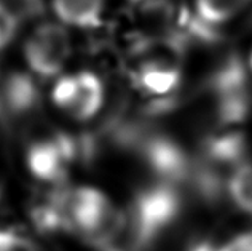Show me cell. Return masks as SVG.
Masks as SVG:
<instances>
[{
	"label": "cell",
	"mask_w": 252,
	"mask_h": 251,
	"mask_svg": "<svg viewBox=\"0 0 252 251\" xmlns=\"http://www.w3.org/2000/svg\"><path fill=\"white\" fill-rule=\"evenodd\" d=\"M208 251V250H204ZM211 251H252V232L248 234H241L227 242L225 245H222L217 250H211Z\"/></svg>",
	"instance_id": "15"
},
{
	"label": "cell",
	"mask_w": 252,
	"mask_h": 251,
	"mask_svg": "<svg viewBox=\"0 0 252 251\" xmlns=\"http://www.w3.org/2000/svg\"><path fill=\"white\" fill-rule=\"evenodd\" d=\"M131 149L137 150L144 162L164 179H184L191 173L193 163L189 154L168 135L147 133L142 130Z\"/></svg>",
	"instance_id": "5"
},
{
	"label": "cell",
	"mask_w": 252,
	"mask_h": 251,
	"mask_svg": "<svg viewBox=\"0 0 252 251\" xmlns=\"http://www.w3.org/2000/svg\"><path fill=\"white\" fill-rule=\"evenodd\" d=\"M19 21L11 15L10 11L0 6V50L8 45L18 31Z\"/></svg>",
	"instance_id": "14"
},
{
	"label": "cell",
	"mask_w": 252,
	"mask_h": 251,
	"mask_svg": "<svg viewBox=\"0 0 252 251\" xmlns=\"http://www.w3.org/2000/svg\"><path fill=\"white\" fill-rule=\"evenodd\" d=\"M249 63H251V71H252V50H251V58H249Z\"/></svg>",
	"instance_id": "16"
},
{
	"label": "cell",
	"mask_w": 252,
	"mask_h": 251,
	"mask_svg": "<svg viewBox=\"0 0 252 251\" xmlns=\"http://www.w3.org/2000/svg\"><path fill=\"white\" fill-rule=\"evenodd\" d=\"M0 6L10 11L18 21L37 18L43 13V0H0Z\"/></svg>",
	"instance_id": "12"
},
{
	"label": "cell",
	"mask_w": 252,
	"mask_h": 251,
	"mask_svg": "<svg viewBox=\"0 0 252 251\" xmlns=\"http://www.w3.org/2000/svg\"><path fill=\"white\" fill-rule=\"evenodd\" d=\"M0 101L5 117H24L38 108L40 90L31 75L11 72L0 82Z\"/></svg>",
	"instance_id": "7"
},
{
	"label": "cell",
	"mask_w": 252,
	"mask_h": 251,
	"mask_svg": "<svg viewBox=\"0 0 252 251\" xmlns=\"http://www.w3.org/2000/svg\"><path fill=\"white\" fill-rule=\"evenodd\" d=\"M134 2H147V0H134Z\"/></svg>",
	"instance_id": "17"
},
{
	"label": "cell",
	"mask_w": 252,
	"mask_h": 251,
	"mask_svg": "<svg viewBox=\"0 0 252 251\" xmlns=\"http://www.w3.org/2000/svg\"><path fill=\"white\" fill-rule=\"evenodd\" d=\"M227 189L236 207L252 215V163L240 165L230 175Z\"/></svg>",
	"instance_id": "11"
},
{
	"label": "cell",
	"mask_w": 252,
	"mask_h": 251,
	"mask_svg": "<svg viewBox=\"0 0 252 251\" xmlns=\"http://www.w3.org/2000/svg\"><path fill=\"white\" fill-rule=\"evenodd\" d=\"M105 0H53V10L63 23L93 29L102 23Z\"/></svg>",
	"instance_id": "9"
},
{
	"label": "cell",
	"mask_w": 252,
	"mask_h": 251,
	"mask_svg": "<svg viewBox=\"0 0 252 251\" xmlns=\"http://www.w3.org/2000/svg\"><path fill=\"white\" fill-rule=\"evenodd\" d=\"M132 82L144 95L154 98V103L171 101L182 82V72L174 59L152 58L132 72Z\"/></svg>",
	"instance_id": "6"
},
{
	"label": "cell",
	"mask_w": 252,
	"mask_h": 251,
	"mask_svg": "<svg viewBox=\"0 0 252 251\" xmlns=\"http://www.w3.org/2000/svg\"><path fill=\"white\" fill-rule=\"evenodd\" d=\"M179 195L168 184H158L144 189L136 197L131 210L132 247H149L179 213Z\"/></svg>",
	"instance_id": "3"
},
{
	"label": "cell",
	"mask_w": 252,
	"mask_h": 251,
	"mask_svg": "<svg viewBox=\"0 0 252 251\" xmlns=\"http://www.w3.org/2000/svg\"><path fill=\"white\" fill-rule=\"evenodd\" d=\"M24 56L35 74L42 77L59 74L70 56L67 31L51 23L38 26L24 45Z\"/></svg>",
	"instance_id": "4"
},
{
	"label": "cell",
	"mask_w": 252,
	"mask_h": 251,
	"mask_svg": "<svg viewBox=\"0 0 252 251\" xmlns=\"http://www.w3.org/2000/svg\"><path fill=\"white\" fill-rule=\"evenodd\" d=\"M209 112L222 127L241 123L251 109L248 75L238 58H228L212 71L204 83Z\"/></svg>",
	"instance_id": "2"
},
{
	"label": "cell",
	"mask_w": 252,
	"mask_h": 251,
	"mask_svg": "<svg viewBox=\"0 0 252 251\" xmlns=\"http://www.w3.org/2000/svg\"><path fill=\"white\" fill-rule=\"evenodd\" d=\"M65 222L93 245L109 248L125 229L126 217L101 190L78 187L67 190Z\"/></svg>",
	"instance_id": "1"
},
{
	"label": "cell",
	"mask_w": 252,
	"mask_h": 251,
	"mask_svg": "<svg viewBox=\"0 0 252 251\" xmlns=\"http://www.w3.org/2000/svg\"><path fill=\"white\" fill-rule=\"evenodd\" d=\"M252 0H196V15L204 23L216 26L241 13Z\"/></svg>",
	"instance_id": "10"
},
{
	"label": "cell",
	"mask_w": 252,
	"mask_h": 251,
	"mask_svg": "<svg viewBox=\"0 0 252 251\" xmlns=\"http://www.w3.org/2000/svg\"><path fill=\"white\" fill-rule=\"evenodd\" d=\"M0 251H37L35 245L11 230H0Z\"/></svg>",
	"instance_id": "13"
},
{
	"label": "cell",
	"mask_w": 252,
	"mask_h": 251,
	"mask_svg": "<svg viewBox=\"0 0 252 251\" xmlns=\"http://www.w3.org/2000/svg\"><path fill=\"white\" fill-rule=\"evenodd\" d=\"M74 77V95L64 110L77 120H90L102 108L104 85L101 78L88 71L78 72Z\"/></svg>",
	"instance_id": "8"
}]
</instances>
